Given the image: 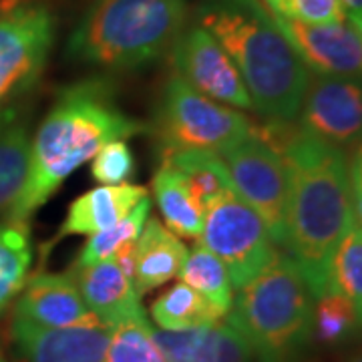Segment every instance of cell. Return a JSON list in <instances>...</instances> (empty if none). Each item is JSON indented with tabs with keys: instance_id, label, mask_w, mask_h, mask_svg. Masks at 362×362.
<instances>
[{
	"instance_id": "1",
	"label": "cell",
	"mask_w": 362,
	"mask_h": 362,
	"mask_svg": "<svg viewBox=\"0 0 362 362\" xmlns=\"http://www.w3.org/2000/svg\"><path fill=\"white\" fill-rule=\"evenodd\" d=\"M262 135L282 156L288 177V244L314 298L330 292L332 259L356 221L352 209L349 157L292 123L270 121Z\"/></svg>"
},
{
	"instance_id": "2",
	"label": "cell",
	"mask_w": 362,
	"mask_h": 362,
	"mask_svg": "<svg viewBox=\"0 0 362 362\" xmlns=\"http://www.w3.org/2000/svg\"><path fill=\"white\" fill-rule=\"evenodd\" d=\"M143 131L141 121L119 107L109 81L93 77L69 85L30 141L26 181L8 220L28 221L105 143L123 141Z\"/></svg>"
},
{
	"instance_id": "3",
	"label": "cell",
	"mask_w": 362,
	"mask_h": 362,
	"mask_svg": "<svg viewBox=\"0 0 362 362\" xmlns=\"http://www.w3.org/2000/svg\"><path fill=\"white\" fill-rule=\"evenodd\" d=\"M199 25L233 61L259 115L278 123L300 115L310 71L262 0H207Z\"/></svg>"
},
{
	"instance_id": "4",
	"label": "cell",
	"mask_w": 362,
	"mask_h": 362,
	"mask_svg": "<svg viewBox=\"0 0 362 362\" xmlns=\"http://www.w3.org/2000/svg\"><path fill=\"white\" fill-rule=\"evenodd\" d=\"M187 18L185 0H93L66 54L101 69H139L161 59Z\"/></svg>"
},
{
	"instance_id": "5",
	"label": "cell",
	"mask_w": 362,
	"mask_h": 362,
	"mask_svg": "<svg viewBox=\"0 0 362 362\" xmlns=\"http://www.w3.org/2000/svg\"><path fill=\"white\" fill-rule=\"evenodd\" d=\"M312 300L286 252L233 296L230 322L246 337L259 362H290L312 334Z\"/></svg>"
},
{
	"instance_id": "6",
	"label": "cell",
	"mask_w": 362,
	"mask_h": 362,
	"mask_svg": "<svg viewBox=\"0 0 362 362\" xmlns=\"http://www.w3.org/2000/svg\"><path fill=\"white\" fill-rule=\"evenodd\" d=\"M57 21L45 2H0V115L35 87L49 61Z\"/></svg>"
},
{
	"instance_id": "7",
	"label": "cell",
	"mask_w": 362,
	"mask_h": 362,
	"mask_svg": "<svg viewBox=\"0 0 362 362\" xmlns=\"http://www.w3.org/2000/svg\"><path fill=\"white\" fill-rule=\"evenodd\" d=\"M223 159L233 192L258 214L272 242L286 252L288 244V177L282 156L259 127L218 151Z\"/></svg>"
},
{
	"instance_id": "8",
	"label": "cell",
	"mask_w": 362,
	"mask_h": 362,
	"mask_svg": "<svg viewBox=\"0 0 362 362\" xmlns=\"http://www.w3.org/2000/svg\"><path fill=\"white\" fill-rule=\"evenodd\" d=\"M199 244L226 266L233 290L252 282L278 256L262 218L235 192L207 207Z\"/></svg>"
},
{
	"instance_id": "9",
	"label": "cell",
	"mask_w": 362,
	"mask_h": 362,
	"mask_svg": "<svg viewBox=\"0 0 362 362\" xmlns=\"http://www.w3.org/2000/svg\"><path fill=\"white\" fill-rule=\"evenodd\" d=\"M157 121L165 149H209L218 153L254 129L246 115L211 101L177 75L165 85Z\"/></svg>"
},
{
	"instance_id": "10",
	"label": "cell",
	"mask_w": 362,
	"mask_h": 362,
	"mask_svg": "<svg viewBox=\"0 0 362 362\" xmlns=\"http://www.w3.org/2000/svg\"><path fill=\"white\" fill-rule=\"evenodd\" d=\"M171 65L197 93L235 109H254L233 61L202 25L183 30L171 47Z\"/></svg>"
},
{
	"instance_id": "11",
	"label": "cell",
	"mask_w": 362,
	"mask_h": 362,
	"mask_svg": "<svg viewBox=\"0 0 362 362\" xmlns=\"http://www.w3.org/2000/svg\"><path fill=\"white\" fill-rule=\"evenodd\" d=\"M300 127L340 149L362 141V77L310 73Z\"/></svg>"
},
{
	"instance_id": "12",
	"label": "cell",
	"mask_w": 362,
	"mask_h": 362,
	"mask_svg": "<svg viewBox=\"0 0 362 362\" xmlns=\"http://www.w3.org/2000/svg\"><path fill=\"white\" fill-rule=\"evenodd\" d=\"M272 18L310 73L362 77V30L350 21L338 25H306L276 14Z\"/></svg>"
},
{
	"instance_id": "13",
	"label": "cell",
	"mask_w": 362,
	"mask_h": 362,
	"mask_svg": "<svg viewBox=\"0 0 362 362\" xmlns=\"http://www.w3.org/2000/svg\"><path fill=\"white\" fill-rule=\"evenodd\" d=\"M13 338L26 362H105L111 328L103 322L42 328L14 318Z\"/></svg>"
},
{
	"instance_id": "14",
	"label": "cell",
	"mask_w": 362,
	"mask_h": 362,
	"mask_svg": "<svg viewBox=\"0 0 362 362\" xmlns=\"http://www.w3.org/2000/svg\"><path fill=\"white\" fill-rule=\"evenodd\" d=\"M23 294L16 302L14 318H21L42 328H66L78 324L101 322L87 308L73 276L37 274L26 280Z\"/></svg>"
},
{
	"instance_id": "15",
	"label": "cell",
	"mask_w": 362,
	"mask_h": 362,
	"mask_svg": "<svg viewBox=\"0 0 362 362\" xmlns=\"http://www.w3.org/2000/svg\"><path fill=\"white\" fill-rule=\"evenodd\" d=\"M69 274L73 276L87 308L105 326L115 328L127 320L145 316L141 294L113 258L87 266L75 264Z\"/></svg>"
},
{
	"instance_id": "16",
	"label": "cell",
	"mask_w": 362,
	"mask_h": 362,
	"mask_svg": "<svg viewBox=\"0 0 362 362\" xmlns=\"http://www.w3.org/2000/svg\"><path fill=\"white\" fill-rule=\"evenodd\" d=\"M163 362H250L246 337L230 320L187 330H151Z\"/></svg>"
},
{
	"instance_id": "17",
	"label": "cell",
	"mask_w": 362,
	"mask_h": 362,
	"mask_svg": "<svg viewBox=\"0 0 362 362\" xmlns=\"http://www.w3.org/2000/svg\"><path fill=\"white\" fill-rule=\"evenodd\" d=\"M147 195L149 194L145 187L131 183L103 185V187L99 185L87 194L78 195L66 211V218L57 233V240L65 235H93L101 232L117 223L121 218H125ZM54 242H51L49 246H52Z\"/></svg>"
},
{
	"instance_id": "18",
	"label": "cell",
	"mask_w": 362,
	"mask_h": 362,
	"mask_svg": "<svg viewBox=\"0 0 362 362\" xmlns=\"http://www.w3.org/2000/svg\"><path fill=\"white\" fill-rule=\"evenodd\" d=\"M187 247L180 235L168 230L156 218L145 221L141 235L135 242V278L133 284L139 294H147L173 280L187 258Z\"/></svg>"
},
{
	"instance_id": "19",
	"label": "cell",
	"mask_w": 362,
	"mask_h": 362,
	"mask_svg": "<svg viewBox=\"0 0 362 362\" xmlns=\"http://www.w3.org/2000/svg\"><path fill=\"white\" fill-rule=\"evenodd\" d=\"M185 181L194 199L206 211L220 197L232 194L233 185L228 168L216 151L209 149H165V157Z\"/></svg>"
},
{
	"instance_id": "20",
	"label": "cell",
	"mask_w": 362,
	"mask_h": 362,
	"mask_svg": "<svg viewBox=\"0 0 362 362\" xmlns=\"http://www.w3.org/2000/svg\"><path fill=\"white\" fill-rule=\"evenodd\" d=\"M153 194L168 230L180 238H199L206 211L195 202L180 173L165 159L153 177Z\"/></svg>"
},
{
	"instance_id": "21",
	"label": "cell",
	"mask_w": 362,
	"mask_h": 362,
	"mask_svg": "<svg viewBox=\"0 0 362 362\" xmlns=\"http://www.w3.org/2000/svg\"><path fill=\"white\" fill-rule=\"evenodd\" d=\"M30 137L16 111L0 115V211H11L28 173Z\"/></svg>"
},
{
	"instance_id": "22",
	"label": "cell",
	"mask_w": 362,
	"mask_h": 362,
	"mask_svg": "<svg viewBox=\"0 0 362 362\" xmlns=\"http://www.w3.org/2000/svg\"><path fill=\"white\" fill-rule=\"evenodd\" d=\"M226 314L192 286L177 282L151 304V318L161 330H187L220 322Z\"/></svg>"
},
{
	"instance_id": "23",
	"label": "cell",
	"mask_w": 362,
	"mask_h": 362,
	"mask_svg": "<svg viewBox=\"0 0 362 362\" xmlns=\"http://www.w3.org/2000/svg\"><path fill=\"white\" fill-rule=\"evenodd\" d=\"M33 264L30 230L26 221L0 223V310L25 288Z\"/></svg>"
},
{
	"instance_id": "24",
	"label": "cell",
	"mask_w": 362,
	"mask_h": 362,
	"mask_svg": "<svg viewBox=\"0 0 362 362\" xmlns=\"http://www.w3.org/2000/svg\"><path fill=\"white\" fill-rule=\"evenodd\" d=\"M177 276L181 282L192 286L195 292L218 306L223 314L230 312L233 302L232 280L226 266L202 244L187 254Z\"/></svg>"
},
{
	"instance_id": "25",
	"label": "cell",
	"mask_w": 362,
	"mask_h": 362,
	"mask_svg": "<svg viewBox=\"0 0 362 362\" xmlns=\"http://www.w3.org/2000/svg\"><path fill=\"white\" fill-rule=\"evenodd\" d=\"M330 292H337L349 300L356 324L362 326V228L358 221L350 226L334 254Z\"/></svg>"
},
{
	"instance_id": "26",
	"label": "cell",
	"mask_w": 362,
	"mask_h": 362,
	"mask_svg": "<svg viewBox=\"0 0 362 362\" xmlns=\"http://www.w3.org/2000/svg\"><path fill=\"white\" fill-rule=\"evenodd\" d=\"M149 214H151V202H149V195H147L131 209L125 218H121L117 223L105 228L101 232L93 233L89 242L81 250L75 264L87 266V264L113 258L119 252V247L125 246L127 242H135L141 235L145 221L149 220Z\"/></svg>"
},
{
	"instance_id": "27",
	"label": "cell",
	"mask_w": 362,
	"mask_h": 362,
	"mask_svg": "<svg viewBox=\"0 0 362 362\" xmlns=\"http://www.w3.org/2000/svg\"><path fill=\"white\" fill-rule=\"evenodd\" d=\"M147 316L111 328L105 362H163L159 356Z\"/></svg>"
},
{
	"instance_id": "28",
	"label": "cell",
	"mask_w": 362,
	"mask_h": 362,
	"mask_svg": "<svg viewBox=\"0 0 362 362\" xmlns=\"http://www.w3.org/2000/svg\"><path fill=\"white\" fill-rule=\"evenodd\" d=\"M316 306L312 310V334L324 344H334L350 334L356 324V316L350 302L337 292H328L316 298Z\"/></svg>"
},
{
	"instance_id": "29",
	"label": "cell",
	"mask_w": 362,
	"mask_h": 362,
	"mask_svg": "<svg viewBox=\"0 0 362 362\" xmlns=\"http://www.w3.org/2000/svg\"><path fill=\"white\" fill-rule=\"evenodd\" d=\"M276 16L306 25H338L349 21L340 0H262Z\"/></svg>"
},
{
	"instance_id": "30",
	"label": "cell",
	"mask_w": 362,
	"mask_h": 362,
	"mask_svg": "<svg viewBox=\"0 0 362 362\" xmlns=\"http://www.w3.org/2000/svg\"><path fill=\"white\" fill-rule=\"evenodd\" d=\"M90 173H93L95 181H99L103 185L127 183V180L135 173L133 151L127 147V143L123 141L105 143L93 157Z\"/></svg>"
},
{
	"instance_id": "31",
	"label": "cell",
	"mask_w": 362,
	"mask_h": 362,
	"mask_svg": "<svg viewBox=\"0 0 362 362\" xmlns=\"http://www.w3.org/2000/svg\"><path fill=\"white\" fill-rule=\"evenodd\" d=\"M349 180H350V197H352V209L354 218L362 228V141L356 143V149L349 161Z\"/></svg>"
},
{
	"instance_id": "32",
	"label": "cell",
	"mask_w": 362,
	"mask_h": 362,
	"mask_svg": "<svg viewBox=\"0 0 362 362\" xmlns=\"http://www.w3.org/2000/svg\"><path fill=\"white\" fill-rule=\"evenodd\" d=\"M352 25L362 30V0H340Z\"/></svg>"
},
{
	"instance_id": "33",
	"label": "cell",
	"mask_w": 362,
	"mask_h": 362,
	"mask_svg": "<svg viewBox=\"0 0 362 362\" xmlns=\"http://www.w3.org/2000/svg\"><path fill=\"white\" fill-rule=\"evenodd\" d=\"M0 362H6V358H4V352H2V349H0Z\"/></svg>"
},
{
	"instance_id": "34",
	"label": "cell",
	"mask_w": 362,
	"mask_h": 362,
	"mask_svg": "<svg viewBox=\"0 0 362 362\" xmlns=\"http://www.w3.org/2000/svg\"><path fill=\"white\" fill-rule=\"evenodd\" d=\"M352 362H362V354H361V356H358V358H354V361H352Z\"/></svg>"
}]
</instances>
